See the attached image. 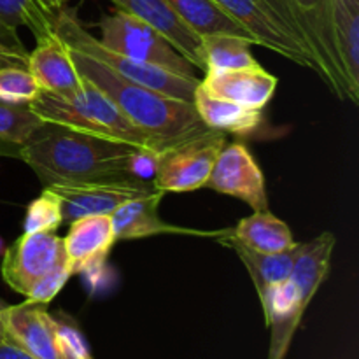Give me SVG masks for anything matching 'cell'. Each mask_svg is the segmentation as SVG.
Here are the masks:
<instances>
[{
  "label": "cell",
  "instance_id": "cell-31",
  "mask_svg": "<svg viewBox=\"0 0 359 359\" xmlns=\"http://www.w3.org/2000/svg\"><path fill=\"white\" fill-rule=\"evenodd\" d=\"M28 49L18 35V30L0 23V69L9 65L27 67Z\"/></svg>",
  "mask_w": 359,
  "mask_h": 359
},
{
  "label": "cell",
  "instance_id": "cell-37",
  "mask_svg": "<svg viewBox=\"0 0 359 359\" xmlns=\"http://www.w3.org/2000/svg\"><path fill=\"white\" fill-rule=\"evenodd\" d=\"M62 359H74V358H70V356H62Z\"/></svg>",
  "mask_w": 359,
  "mask_h": 359
},
{
  "label": "cell",
  "instance_id": "cell-13",
  "mask_svg": "<svg viewBox=\"0 0 359 359\" xmlns=\"http://www.w3.org/2000/svg\"><path fill=\"white\" fill-rule=\"evenodd\" d=\"M219 11H223L228 18L241 25L252 42L273 53H279L284 58L298 63L300 67H307L318 72L314 60L309 55L304 46L298 44L294 39L284 34L276 23L269 18V14L258 6L256 0H210Z\"/></svg>",
  "mask_w": 359,
  "mask_h": 359
},
{
  "label": "cell",
  "instance_id": "cell-14",
  "mask_svg": "<svg viewBox=\"0 0 359 359\" xmlns=\"http://www.w3.org/2000/svg\"><path fill=\"white\" fill-rule=\"evenodd\" d=\"M116 242L111 216H86L72 221L69 233L62 238L72 276L102 269Z\"/></svg>",
  "mask_w": 359,
  "mask_h": 359
},
{
  "label": "cell",
  "instance_id": "cell-9",
  "mask_svg": "<svg viewBox=\"0 0 359 359\" xmlns=\"http://www.w3.org/2000/svg\"><path fill=\"white\" fill-rule=\"evenodd\" d=\"M291 6L297 13L305 44L318 67V76L340 100H349L337 53L332 0H291Z\"/></svg>",
  "mask_w": 359,
  "mask_h": 359
},
{
  "label": "cell",
  "instance_id": "cell-22",
  "mask_svg": "<svg viewBox=\"0 0 359 359\" xmlns=\"http://www.w3.org/2000/svg\"><path fill=\"white\" fill-rule=\"evenodd\" d=\"M230 235L238 244L258 252H280L297 244L291 228L270 210H252L251 216L238 221Z\"/></svg>",
  "mask_w": 359,
  "mask_h": 359
},
{
  "label": "cell",
  "instance_id": "cell-3",
  "mask_svg": "<svg viewBox=\"0 0 359 359\" xmlns=\"http://www.w3.org/2000/svg\"><path fill=\"white\" fill-rule=\"evenodd\" d=\"M335 242L332 231H325L314 241L305 242L291 276L283 283L270 286L259 297L265 323L272 328L269 359L286 358L309 304L328 277Z\"/></svg>",
  "mask_w": 359,
  "mask_h": 359
},
{
  "label": "cell",
  "instance_id": "cell-26",
  "mask_svg": "<svg viewBox=\"0 0 359 359\" xmlns=\"http://www.w3.org/2000/svg\"><path fill=\"white\" fill-rule=\"evenodd\" d=\"M55 16L41 0H0V23L14 30L28 28L35 39L55 30Z\"/></svg>",
  "mask_w": 359,
  "mask_h": 359
},
{
  "label": "cell",
  "instance_id": "cell-33",
  "mask_svg": "<svg viewBox=\"0 0 359 359\" xmlns=\"http://www.w3.org/2000/svg\"><path fill=\"white\" fill-rule=\"evenodd\" d=\"M41 2L44 4V6L48 7L49 11L56 13V11H60V9H62V7H65L69 0H41Z\"/></svg>",
  "mask_w": 359,
  "mask_h": 359
},
{
  "label": "cell",
  "instance_id": "cell-25",
  "mask_svg": "<svg viewBox=\"0 0 359 359\" xmlns=\"http://www.w3.org/2000/svg\"><path fill=\"white\" fill-rule=\"evenodd\" d=\"M252 42L244 37L217 34L202 37L205 70H233L259 65L251 53Z\"/></svg>",
  "mask_w": 359,
  "mask_h": 359
},
{
  "label": "cell",
  "instance_id": "cell-17",
  "mask_svg": "<svg viewBox=\"0 0 359 359\" xmlns=\"http://www.w3.org/2000/svg\"><path fill=\"white\" fill-rule=\"evenodd\" d=\"M200 84L209 93L251 109H265L277 90L276 76L262 65L233 70H205Z\"/></svg>",
  "mask_w": 359,
  "mask_h": 359
},
{
  "label": "cell",
  "instance_id": "cell-1",
  "mask_svg": "<svg viewBox=\"0 0 359 359\" xmlns=\"http://www.w3.org/2000/svg\"><path fill=\"white\" fill-rule=\"evenodd\" d=\"M156 156V151L42 121L21 149L20 160L34 170L42 188H48L107 179L149 181Z\"/></svg>",
  "mask_w": 359,
  "mask_h": 359
},
{
  "label": "cell",
  "instance_id": "cell-16",
  "mask_svg": "<svg viewBox=\"0 0 359 359\" xmlns=\"http://www.w3.org/2000/svg\"><path fill=\"white\" fill-rule=\"evenodd\" d=\"M118 9L126 11L160 32L179 55L184 56L193 67L205 72L202 37L196 35L184 21L170 9L167 0H111Z\"/></svg>",
  "mask_w": 359,
  "mask_h": 359
},
{
  "label": "cell",
  "instance_id": "cell-2",
  "mask_svg": "<svg viewBox=\"0 0 359 359\" xmlns=\"http://www.w3.org/2000/svg\"><path fill=\"white\" fill-rule=\"evenodd\" d=\"M69 51L77 72L97 86L105 97L111 98L116 107L137 128L151 137L160 153L210 130L200 119L193 102L168 97L160 91L140 86L112 72L104 63L90 58L84 53L70 48Z\"/></svg>",
  "mask_w": 359,
  "mask_h": 359
},
{
  "label": "cell",
  "instance_id": "cell-35",
  "mask_svg": "<svg viewBox=\"0 0 359 359\" xmlns=\"http://www.w3.org/2000/svg\"><path fill=\"white\" fill-rule=\"evenodd\" d=\"M4 251H6V244H4L2 237H0V256H2V255H4Z\"/></svg>",
  "mask_w": 359,
  "mask_h": 359
},
{
  "label": "cell",
  "instance_id": "cell-30",
  "mask_svg": "<svg viewBox=\"0 0 359 359\" xmlns=\"http://www.w3.org/2000/svg\"><path fill=\"white\" fill-rule=\"evenodd\" d=\"M70 277H72V272H70L67 259L63 258L48 276L42 277V279L28 291V294L25 298L32 302H39V304L49 305L53 298H55L56 294L63 290V286L69 283Z\"/></svg>",
  "mask_w": 359,
  "mask_h": 359
},
{
  "label": "cell",
  "instance_id": "cell-5",
  "mask_svg": "<svg viewBox=\"0 0 359 359\" xmlns=\"http://www.w3.org/2000/svg\"><path fill=\"white\" fill-rule=\"evenodd\" d=\"M55 30L62 37L67 48L76 49V51L84 53L90 58L98 60L112 72L119 74L125 79L133 81V83L146 86L149 90L160 91V93L168 95V97L181 98V100L193 102L196 86H198V77H184L179 74L165 70L156 65H147V63L135 62L132 58L119 55V53L111 51L104 48L97 37L86 30L81 20L77 18L76 11L69 7H62L56 11L55 16Z\"/></svg>",
  "mask_w": 359,
  "mask_h": 359
},
{
  "label": "cell",
  "instance_id": "cell-12",
  "mask_svg": "<svg viewBox=\"0 0 359 359\" xmlns=\"http://www.w3.org/2000/svg\"><path fill=\"white\" fill-rule=\"evenodd\" d=\"M6 340L34 359H62L58 325L49 314L48 304L25 300L0 311Z\"/></svg>",
  "mask_w": 359,
  "mask_h": 359
},
{
  "label": "cell",
  "instance_id": "cell-15",
  "mask_svg": "<svg viewBox=\"0 0 359 359\" xmlns=\"http://www.w3.org/2000/svg\"><path fill=\"white\" fill-rule=\"evenodd\" d=\"M27 69L42 91L56 97H72L83 84V77L74 65L69 48L56 30L37 39L35 48L28 51Z\"/></svg>",
  "mask_w": 359,
  "mask_h": 359
},
{
  "label": "cell",
  "instance_id": "cell-18",
  "mask_svg": "<svg viewBox=\"0 0 359 359\" xmlns=\"http://www.w3.org/2000/svg\"><path fill=\"white\" fill-rule=\"evenodd\" d=\"M163 195L165 193L154 191L118 207L111 214L116 241H135V238H146L160 233L209 235L198 230H188V228L165 223L158 214V207L163 200Z\"/></svg>",
  "mask_w": 359,
  "mask_h": 359
},
{
  "label": "cell",
  "instance_id": "cell-29",
  "mask_svg": "<svg viewBox=\"0 0 359 359\" xmlns=\"http://www.w3.org/2000/svg\"><path fill=\"white\" fill-rule=\"evenodd\" d=\"M256 2H258V6L269 14L270 20H272L284 34L290 35L291 39H294L298 44L304 46L309 51L307 44H305L304 34H302L300 23H298L297 13H294L293 6H291V0H256ZM309 55H311V51H309Z\"/></svg>",
  "mask_w": 359,
  "mask_h": 359
},
{
  "label": "cell",
  "instance_id": "cell-7",
  "mask_svg": "<svg viewBox=\"0 0 359 359\" xmlns=\"http://www.w3.org/2000/svg\"><path fill=\"white\" fill-rule=\"evenodd\" d=\"M226 144V133L207 130L202 135L167 147L156 156L153 184L161 193H189L203 188Z\"/></svg>",
  "mask_w": 359,
  "mask_h": 359
},
{
  "label": "cell",
  "instance_id": "cell-23",
  "mask_svg": "<svg viewBox=\"0 0 359 359\" xmlns=\"http://www.w3.org/2000/svg\"><path fill=\"white\" fill-rule=\"evenodd\" d=\"M167 4L184 21L186 27L191 28L200 37L226 34L244 37L252 42L251 35L231 18H228L223 11L217 9L210 0H167Z\"/></svg>",
  "mask_w": 359,
  "mask_h": 359
},
{
  "label": "cell",
  "instance_id": "cell-36",
  "mask_svg": "<svg viewBox=\"0 0 359 359\" xmlns=\"http://www.w3.org/2000/svg\"><path fill=\"white\" fill-rule=\"evenodd\" d=\"M7 305H9V304H7L6 300H2V298H0V311H2V309H6Z\"/></svg>",
  "mask_w": 359,
  "mask_h": 359
},
{
  "label": "cell",
  "instance_id": "cell-10",
  "mask_svg": "<svg viewBox=\"0 0 359 359\" xmlns=\"http://www.w3.org/2000/svg\"><path fill=\"white\" fill-rule=\"evenodd\" d=\"M2 256L0 272L4 283L27 297L28 291L65 258V252L62 237L56 231H39L21 235Z\"/></svg>",
  "mask_w": 359,
  "mask_h": 359
},
{
  "label": "cell",
  "instance_id": "cell-27",
  "mask_svg": "<svg viewBox=\"0 0 359 359\" xmlns=\"http://www.w3.org/2000/svg\"><path fill=\"white\" fill-rule=\"evenodd\" d=\"M62 224V202L51 189L44 188L37 198L28 203L23 219V233L56 231Z\"/></svg>",
  "mask_w": 359,
  "mask_h": 359
},
{
  "label": "cell",
  "instance_id": "cell-19",
  "mask_svg": "<svg viewBox=\"0 0 359 359\" xmlns=\"http://www.w3.org/2000/svg\"><path fill=\"white\" fill-rule=\"evenodd\" d=\"M193 105L207 128L217 132L245 137L256 132L263 123V109L245 107L237 102L216 97L200 83L193 95Z\"/></svg>",
  "mask_w": 359,
  "mask_h": 359
},
{
  "label": "cell",
  "instance_id": "cell-28",
  "mask_svg": "<svg viewBox=\"0 0 359 359\" xmlns=\"http://www.w3.org/2000/svg\"><path fill=\"white\" fill-rule=\"evenodd\" d=\"M41 93V86L27 67L9 65L0 69V102L28 105Z\"/></svg>",
  "mask_w": 359,
  "mask_h": 359
},
{
  "label": "cell",
  "instance_id": "cell-20",
  "mask_svg": "<svg viewBox=\"0 0 359 359\" xmlns=\"http://www.w3.org/2000/svg\"><path fill=\"white\" fill-rule=\"evenodd\" d=\"M337 53L347 97L359 104V0H332Z\"/></svg>",
  "mask_w": 359,
  "mask_h": 359
},
{
  "label": "cell",
  "instance_id": "cell-21",
  "mask_svg": "<svg viewBox=\"0 0 359 359\" xmlns=\"http://www.w3.org/2000/svg\"><path fill=\"white\" fill-rule=\"evenodd\" d=\"M223 242L230 245L237 252L241 262L244 263L249 276H251L252 284H255L256 291H258V297H262L270 286H276V284L283 283V280H286L291 276L294 263H297L298 256L302 255L305 248V242L304 244H298L297 242L293 248L286 249V251L258 252L238 244L231 235H228V238H224Z\"/></svg>",
  "mask_w": 359,
  "mask_h": 359
},
{
  "label": "cell",
  "instance_id": "cell-8",
  "mask_svg": "<svg viewBox=\"0 0 359 359\" xmlns=\"http://www.w3.org/2000/svg\"><path fill=\"white\" fill-rule=\"evenodd\" d=\"M48 189L62 202L63 221L67 223L86 216H111L123 203L158 191L153 181L137 177L53 184Z\"/></svg>",
  "mask_w": 359,
  "mask_h": 359
},
{
  "label": "cell",
  "instance_id": "cell-34",
  "mask_svg": "<svg viewBox=\"0 0 359 359\" xmlns=\"http://www.w3.org/2000/svg\"><path fill=\"white\" fill-rule=\"evenodd\" d=\"M4 340H6V332H4L2 321H0V342H4Z\"/></svg>",
  "mask_w": 359,
  "mask_h": 359
},
{
  "label": "cell",
  "instance_id": "cell-6",
  "mask_svg": "<svg viewBox=\"0 0 359 359\" xmlns=\"http://www.w3.org/2000/svg\"><path fill=\"white\" fill-rule=\"evenodd\" d=\"M100 44L135 62L156 65L184 77H196L193 65L179 55L174 46L160 34L126 11L116 9L98 21Z\"/></svg>",
  "mask_w": 359,
  "mask_h": 359
},
{
  "label": "cell",
  "instance_id": "cell-32",
  "mask_svg": "<svg viewBox=\"0 0 359 359\" xmlns=\"http://www.w3.org/2000/svg\"><path fill=\"white\" fill-rule=\"evenodd\" d=\"M0 359H34L30 354H27L25 351H21L20 347H16L14 344H11L9 340H4L0 342Z\"/></svg>",
  "mask_w": 359,
  "mask_h": 359
},
{
  "label": "cell",
  "instance_id": "cell-4",
  "mask_svg": "<svg viewBox=\"0 0 359 359\" xmlns=\"http://www.w3.org/2000/svg\"><path fill=\"white\" fill-rule=\"evenodd\" d=\"M83 77V76H81ZM28 107L42 121L56 123L77 132L91 133L104 139L132 144V146L160 153L156 144L142 130L137 128L111 98L105 97L97 86L83 77L79 90L69 98L42 91Z\"/></svg>",
  "mask_w": 359,
  "mask_h": 359
},
{
  "label": "cell",
  "instance_id": "cell-11",
  "mask_svg": "<svg viewBox=\"0 0 359 359\" xmlns=\"http://www.w3.org/2000/svg\"><path fill=\"white\" fill-rule=\"evenodd\" d=\"M205 188L242 200L252 210H269L265 174L242 142L224 144Z\"/></svg>",
  "mask_w": 359,
  "mask_h": 359
},
{
  "label": "cell",
  "instance_id": "cell-24",
  "mask_svg": "<svg viewBox=\"0 0 359 359\" xmlns=\"http://www.w3.org/2000/svg\"><path fill=\"white\" fill-rule=\"evenodd\" d=\"M42 119L28 105L0 102V156L18 158Z\"/></svg>",
  "mask_w": 359,
  "mask_h": 359
}]
</instances>
